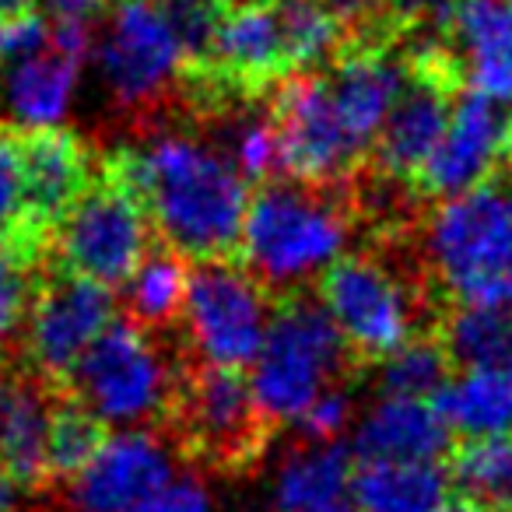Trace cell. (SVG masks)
<instances>
[{
	"label": "cell",
	"instance_id": "cell-1",
	"mask_svg": "<svg viewBox=\"0 0 512 512\" xmlns=\"http://www.w3.org/2000/svg\"><path fill=\"white\" fill-rule=\"evenodd\" d=\"M148 211L158 242L193 264H239L249 183L221 151L162 130L106 158Z\"/></svg>",
	"mask_w": 512,
	"mask_h": 512
},
{
	"label": "cell",
	"instance_id": "cell-2",
	"mask_svg": "<svg viewBox=\"0 0 512 512\" xmlns=\"http://www.w3.org/2000/svg\"><path fill=\"white\" fill-rule=\"evenodd\" d=\"M355 221L358 204L351 186L313 190L267 183L249 200L239 264L274 299H285V288L334 264Z\"/></svg>",
	"mask_w": 512,
	"mask_h": 512
},
{
	"label": "cell",
	"instance_id": "cell-3",
	"mask_svg": "<svg viewBox=\"0 0 512 512\" xmlns=\"http://www.w3.org/2000/svg\"><path fill=\"white\" fill-rule=\"evenodd\" d=\"M421 264L446 309H512L509 176L442 200L425 225Z\"/></svg>",
	"mask_w": 512,
	"mask_h": 512
},
{
	"label": "cell",
	"instance_id": "cell-4",
	"mask_svg": "<svg viewBox=\"0 0 512 512\" xmlns=\"http://www.w3.org/2000/svg\"><path fill=\"white\" fill-rule=\"evenodd\" d=\"M362 249V253L337 256L320 274V299L330 320L337 323L344 344L358 369L379 365L404 348L411 337L425 334L428 292H435L425 267L397 264V246Z\"/></svg>",
	"mask_w": 512,
	"mask_h": 512
},
{
	"label": "cell",
	"instance_id": "cell-5",
	"mask_svg": "<svg viewBox=\"0 0 512 512\" xmlns=\"http://www.w3.org/2000/svg\"><path fill=\"white\" fill-rule=\"evenodd\" d=\"M358 372L337 323L320 302L288 292L274 302L264 348L253 362V397L264 414L281 421H299L327 390H337L344 376Z\"/></svg>",
	"mask_w": 512,
	"mask_h": 512
},
{
	"label": "cell",
	"instance_id": "cell-6",
	"mask_svg": "<svg viewBox=\"0 0 512 512\" xmlns=\"http://www.w3.org/2000/svg\"><path fill=\"white\" fill-rule=\"evenodd\" d=\"M162 428L190 460L218 474H246L267 453L278 425L256 404L242 369L186 358Z\"/></svg>",
	"mask_w": 512,
	"mask_h": 512
},
{
	"label": "cell",
	"instance_id": "cell-7",
	"mask_svg": "<svg viewBox=\"0 0 512 512\" xmlns=\"http://www.w3.org/2000/svg\"><path fill=\"white\" fill-rule=\"evenodd\" d=\"M179 365H172L155 337L130 320L109 330L81 355L64 390L106 425H165L176 393Z\"/></svg>",
	"mask_w": 512,
	"mask_h": 512
},
{
	"label": "cell",
	"instance_id": "cell-8",
	"mask_svg": "<svg viewBox=\"0 0 512 512\" xmlns=\"http://www.w3.org/2000/svg\"><path fill=\"white\" fill-rule=\"evenodd\" d=\"M151 221L137 193L102 158L95 183L81 193L50 242V267L123 288L151 253Z\"/></svg>",
	"mask_w": 512,
	"mask_h": 512
},
{
	"label": "cell",
	"instance_id": "cell-9",
	"mask_svg": "<svg viewBox=\"0 0 512 512\" xmlns=\"http://www.w3.org/2000/svg\"><path fill=\"white\" fill-rule=\"evenodd\" d=\"M95 71L123 113H151L183 92L186 57L158 0H116L95 39Z\"/></svg>",
	"mask_w": 512,
	"mask_h": 512
},
{
	"label": "cell",
	"instance_id": "cell-10",
	"mask_svg": "<svg viewBox=\"0 0 512 512\" xmlns=\"http://www.w3.org/2000/svg\"><path fill=\"white\" fill-rule=\"evenodd\" d=\"M271 120L278 130L281 176L313 190L355 186L369 158L355 148L334 109L327 74H295L271 95Z\"/></svg>",
	"mask_w": 512,
	"mask_h": 512
},
{
	"label": "cell",
	"instance_id": "cell-11",
	"mask_svg": "<svg viewBox=\"0 0 512 512\" xmlns=\"http://www.w3.org/2000/svg\"><path fill=\"white\" fill-rule=\"evenodd\" d=\"M274 295L242 264H197L190 271L183 323L200 362L246 369L264 348Z\"/></svg>",
	"mask_w": 512,
	"mask_h": 512
},
{
	"label": "cell",
	"instance_id": "cell-12",
	"mask_svg": "<svg viewBox=\"0 0 512 512\" xmlns=\"http://www.w3.org/2000/svg\"><path fill=\"white\" fill-rule=\"evenodd\" d=\"M109 323H116L113 288L46 264L36 281L18 358L60 393L71 369L106 334Z\"/></svg>",
	"mask_w": 512,
	"mask_h": 512
},
{
	"label": "cell",
	"instance_id": "cell-13",
	"mask_svg": "<svg viewBox=\"0 0 512 512\" xmlns=\"http://www.w3.org/2000/svg\"><path fill=\"white\" fill-rule=\"evenodd\" d=\"M512 172V106L463 88L453 120L411 183L414 200H453Z\"/></svg>",
	"mask_w": 512,
	"mask_h": 512
},
{
	"label": "cell",
	"instance_id": "cell-14",
	"mask_svg": "<svg viewBox=\"0 0 512 512\" xmlns=\"http://www.w3.org/2000/svg\"><path fill=\"white\" fill-rule=\"evenodd\" d=\"M172 481L169 449L151 432L130 428L106 439L71 481L74 512H144Z\"/></svg>",
	"mask_w": 512,
	"mask_h": 512
},
{
	"label": "cell",
	"instance_id": "cell-15",
	"mask_svg": "<svg viewBox=\"0 0 512 512\" xmlns=\"http://www.w3.org/2000/svg\"><path fill=\"white\" fill-rule=\"evenodd\" d=\"M60 393L22 358L0 362V470H8L22 491H39L50 481L53 407Z\"/></svg>",
	"mask_w": 512,
	"mask_h": 512
},
{
	"label": "cell",
	"instance_id": "cell-16",
	"mask_svg": "<svg viewBox=\"0 0 512 512\" xmlns=\"http://www.w3.org/2000/svg\"><path fill=\"white\" fill-rule=\"evenodd\" d=\"M22 169L29 228L50 246L60 221L95 183L102 162H95L92 148L78 134L60 127L22 137Z\"/></svg>",
	"mask_w": 512,
	"mask_h": 512
},
{
	"label": "cell",
	"instance_id": "cell-17",
	"mask_svg": "<svg viewBox=\"0 0 512 512\" xmlns=\"http://www.w3.org/2000/svg\"><path fill=\"white\" fill-rule=\"evenodd\" d=\"M85 60L50 43L18 60H0V130L39 134L60 130L78 95Z\"/></svg>",
	"mask_w": 512,
	"mask_h": 512
},
{
	"label": "cell",
	"instance_id": "cell-18",
	"mask_svg": "<svg viewBox=\"0 0 512 512\" xmlns=\"http://www.w3.org/2000/svg\"><path fill=\"white\" fill-rule=\"evenodd\" d=\"M439 36L460 53L467 88L512 106V25L505 0H456Z\"/></svg>",
	"mask_w": 512,
	"mask_h": 512
},
{
	"label": "cell",
	"instance_id": "cell-19",
	"mask_svg": "<svg viewBox=\"0 0 512 512\" xmlns=\"http://www.w3.org/2000/svg\"><path fill=\"white\" fill-rule=\"evenodd\" d=\"M449 449H453V428L435 400L383 397L355 439V456L362 463L446 460Z\"/></svg>",
	"mask_w": 512,
	"mask_h": 512
},
{
	"label": "cell",
	"instance_id": "cell-20",
	"mask_svg": "<svg viewBox=\"0 0 512 512\" xmlns=\"http://www.w3.org/2000/svg\"><path fill=\"white\" fill-rule=\"evenodd\" d=\"M446 460L362 463L351 477L358 512H439L449 502Z\"/></svg>",
	"mask_w": 512,
	"mask_h": 512
},
{
	"label": "cell",
	"instance_id": "cell-21",
	"mask_svg": "<svg viewBox=\"0 0 512 512\" xmlns=\"http://www.w3.org/2000/svg\"><path fill=\"white\" fill-rule=\"evenodd\" d=\"M442 418L463 439H502L512 435V372L460 369L435 397Z\"/></svg>",
	"mask_w": 512,
	"mask_h": 512
},
{
	"label": "cell",
	"instance_id": "cell-22",
	"mask_svg": "<svg viewBox=\"0 0 512 512\" xmlns=\"http://www.w3.org/2000/svg\"><path fill=\"white\" fill-rule=\"evenodd\" d=\"M351 477H355V453L344 446L306 449L285 463L274 488L278 512H327L348 498Z\"/></svg>",
	"mask_w": 512,
	"mask_h": 512
},
{
	"label": "cell",
	"instance_id": "cell-23",
	"mask_svg": "<svg viewBox=\"0 0 512 512\" xmlns=\"http://www.w3.org/2000/svg\"><path fill=\"white\" fill-rule=\"evenodd\" d=\"M456 498L477 512H512V435L460 439L446 456Z\"/></svg>",
	"mask_w": 512,
	"mask_h": 512
},
{
	"label": "cell",
	"instance_id": "cell-24",
	"mask_svg": "<svg viewBox=\"0 0 512 512\" xmlns=\"http://www.w3.org/2000/svg\"><path fill=\"white\" fill-rule=\"evenodd\" d=\"M435 330L456 369L512 372V309L453 306Z\"/></svg>",
	"mask_w": 512,
	"mask_h": 512
},
{
	"label": "cell",
	"instance_id": "cell-25",
	"mask_svg": "<svg viewBox=\"0 0 512 512\" xmlns=\"http://www.w3.org/2000/svg\"><path fill=\"white\" fill-rule=\"evenodd\" d=\"M190 260L158 242L137 274L127 281V320L144 330H165L176 316H183L186 288H190Z\"/></svg>",
	"mask_w": 512,
	"mask_h": 512
},
{
	"label": "cell",
	"instance_id": "cell-26",
	"mask_svg": "<svg viewBox=\"0 0 512 512\" xmlns=\"http://www.w3.org/2000/svg\"><path fill=\"white\" fill-rule=\"evenodd\" d=\"M292 74H316L348 46L351 25L327 0H274Z\"/></svg>",
	"mask_w": 512,
	"mask_h": 512
},
{
	"label": "cell",
	"instance_id": "cell-27",
	"mask_svg": "<svg viewBox=\"0 0 512 512\" xmlns=\"http://www.w3.org/2000/svg\"><path fill=\"white\" fill-rule=\"evenodd\" d=\"M453 358L442 344L439 330L411 337L386 362H379V386L386 397L404 400H435L453 379Z\"/></svg>",
	"mask_w": 512,
	"mask_h": 512
},
{
	"label": "cell",
	"instance_id": "cell-28",
	"mask_svg": "<svg viewBox=\"0 0 512 512\" xmlns=\"http://www.w3.org/2000/svg\"><path fill=\"white\" fill-rule=\"evenodd\" d=\"M109 439V425L95 418L85 404L74 397L60 393L57 407H53V425H50V449H46V467H50V481L71 484L88 463L95 460Z\"/></svg>",
	"mask_w": 512,
	"mask_h": 512
},
{
	"label": "cell",
	"instance_id": "cell-29",
	"mask_svg": "<svg viewBox=\"0 0 512 512\" xmlns=\"http://www.w3.org/2000/svg\"><path fill=\"white\" fill-rule=\"evenodd\" d=\"M0 242H11L39 264L50 260V246L29 228L22 134H11V130H0Z\"/></svg>",
	"mask_w": 512,
	"mask_h": 512
},
{
	"label": "cell",
	"instance_id": "cell-30",
	"mask_svg": "<svg viewBox=\"0 0 512 512\" xmlns=\"http://www.w3.org/2000/svg\"><path fill=\"white\" fill-rule=\"evenodd\" d=\"M46 264L25 256L11 242H0V362L18 358V341L25 334L36 281Z\"/></svg>",
	"mask_w": 512,
	"mask_h": 512
},
{
	"label": "cell",
	"instance_id": "cell-31",
	"mask_svg": "<svg viewBox=\"0 0 512 512\" xmlns=\"http://www.w3.org/2000/svg\"><path fill=\"white\" fill-rule=\"evenodd\" d=\"M456 0H383V15L400 36H414L421 29H439Z\"/></svg>",
	"mask_w": 512,
	"mask_h": 512
},
{
	"label": "cell",
	"instance_id": "cell-32",
	"mask_svg": "<svg viewBox=\"0 0 512 512\" xmlns=\"http://www.w3.org/2000/svg\"><path fill=\"white\" fill-rule=\"evenodd\" d=\"M348 414H351V400L348 393L337 386V390H327L320 400H316L313 407H309L306 414H302L295 425L302 428V432L309 435V439L316 442H330L337 432H341L344 425H348Z\"/></svg>",
	"mask_w": 512,
	"mask_h": 512
},
{
	"label": "cell",
	"instance_id": "cell-33",
	"mask_svg": "<svg viewBox=\"0 0 512 512\" xmlns=\"http://www.w3.org/2000/svg\"><path fill=\"white\" fill-rule=\"evenodd\" d=\"M144 512H211V495L197 477H172Z\"/></svg>",
	"mask_w": 512,
	"mask_h": 512
},
{
	"label": "cell",
	"instance_id": "cell-34",
	"mask_svg": "<svg viewBox=\"0 0 512 512\" xmlns=\"http://www.w3.org/2000/svg\"><path fill=\"white\" fill-rule=\"evenodd\" d=\"M327 4L351 25V36H355V32H372V29L390 25L383 15V0H327Z\"/></svg>",
	"mask_w": 512,
	"mask_h": 512
},
{
	"label": "cell",
	"instance_id": "cell-35",
	"mask_svg": "<svg viewBox=\"0 0 512 512\" xmlns=\"http://www.w3.org/2000/svg\"><path fill=\"white\" fill-rule=\"evenodd\" d=\"M18 495H22V488L15 484V477L8 470H0V512H15Z\"/></svg>",
	"mask_w": 512,
	"mask_h": 512
},
{
	"label": "cell",
	"instance_id": "cell-36",
	"mask_svg": "<svg viewBox=\"0 0 512 512\" xmlns=\"http://www.w3.org/2000/svg\"><path fill=\"white\" fill-rule=\"evenodd\" d=\"M36 0H0V15H25V11L32 8Z\"/></svg>",
	"mask_w": 512,
	"mask_h": 512
},
{
	"label": "cell",
	"instance_id": "cell-37",
	"mask_svg": "<svg viewBox=\"0 0 512 512\" xmlns=\"http://www.w3.org/2000/svg\"><path fill=\"white\" fill-rule=\"evenodd\" d=\"M228 11H235V8H260V4H274V0H221Z\"/></svg>",
	"mask_w": 512,
	"mask_h": 512
},
{
	"label": "cell",
	"instance_id": "cell-38",
	"mask_svg": "<svg viewBox=\"0 0 512 512\" xmlns=\"http://www.w3.org/2000/svg\"><path fill=\"white\" fill-rule=\"evenodd\" d=\"M439 512H477V509L470 502H463V498H449V502L442 505Z\"/></svg>",
	"mask_w": 512,
	"mask_h": 512
},
{
	"label": "cell",
	"instance_id": "cell-39",
	"mask_svg": "<svg viewBox=\"0 0 512 512\" xmlns=\"http://www.w3.org/2000/svg\"><path fill=\"white\" fill-rule=\"evenodd\" d=\"M327 512H358V505H355V502H348V498H344V502H337L334 509H327Z\"/></svg>",
	"mask_w": 512,
	"mask_h": 512
},
{
	"label": "cell",
	"instance_id": "cell-40",
	"mask_svg": "<svg viewBox=\"0 0 512 512\" xmlns=\"http://www.w3.org/2000/svg\"><path fill=\"white\" fill-rule=\"evenodd\" d=\"M4 25H8V15H0V43H4Z\"/></svg>",
	"mask_w": 512,
	"mask_h": 512
},
{
	"label": "cell",
	"instance_id": "cell-41",
	"mask_svg": "<svg viewBox=\"0 0 512 512\" xmlns=\"http://www.w3.org/2000/svg\"><path fill=\"white\" fill-rule=\"evenodd\" d=\"M505 8H509V25H512V0H505Z\"/></svg>",
	"mask_w": 512,
	"mask_h": 512
}]
</instances>
